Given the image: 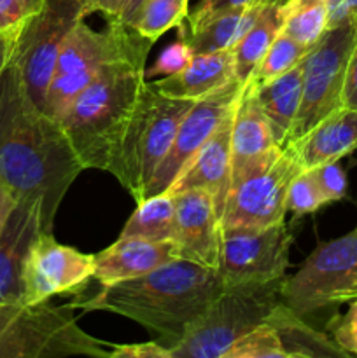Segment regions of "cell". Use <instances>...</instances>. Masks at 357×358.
Returning <instances> with one entry per match:
<instances>
[{
    "label": "cell",
    "instance_id": "cell-37",
    "mask_svg": "<svg viewBox=\"0 0 357 358\" xmlns=\"http://www.w3.org/2000/svg\"><path fill=\"white\" fill-rule=\"evenodd\" d=\"M191 52H189L188 45L184 44V42H181V44H174L170 45V48L167 49V51L163 52V55L160 56V59H158L156 66H154L153 70H150L149 73H146V76H158V73H163V76H170V73L177 72V70H181L182 66L186 65V63L191 59Z\"/></svg>",
    "mask_w": 357,
    "mask_h": 358
},
{
    "label": "cell",
    "instance_id": "cell-14",
    "mask_svg": "<svg viewBox=\"0 0 357 358\" xmlns=\"http://www.w3.org/2000/svg\"><path fill=\"white\" fill-rule=\"evenodd\" d=\"M241 87H244V84L234 79L216 93L192 103V107L189 108L188 114L178 124L170 149L164 154L163 161L154 171L149 185L146 187L142 201L150 196L163 194L170 189L175 178L182 173L189 161L195 157V154L202 149L203 143L216 131L224 115L234 107L241 93Z\"/></svg>",
    "mask_w": 357,
    "mask_h": 358
},
{
    "label": "cell",
    "instance_id": "cell-16",
    "mask_svg": "<svg viewBox=\"0 0 357 358\" xmlns=\"http://www.w3.org/2000/svg\"><path fill=\"white\" fill-rule=\"evenodd\" d=\"M237 105V103H234ZM234 107L224 115L220 124L202 149L195 154L182 173L175 178L168 189V194L202 189L214 198L217 215H223L224 203L231 184V124H233Z\"/></svg>",
    "mask_w": 357,
    "mask_h": 358
},
{
    "label": "cell",
    "instance_id": "cell-13",
    "mask_svg": "<svg viewBox=\"0 0 357 358\" xmlns=\"http://www.w3.org/2000/svg\"><path fill=\"white\" fill-rule=\"evenodd\" d=\"M93 271L94 255L59 243L52 231H41L24 259L23 304H41L58 294L80 290Z\"/></svg>",
    "mask_w": 357,
    "mask_h": 358
},
{
    "label": "cell",
    "instance_id": "cell-26",
    "mask_svg": "<svg viewBox=\"0 0 357 358\" xmlns=\"http://www.w3.org/2000/svg\"><path fill=\"white\" fill-rule=\"evenodd\" d=\"M119 238H144L150 241H175V201L174 196H150L136 203L132 213L122 226Z\"/></svg>",
    "mask_w": 357,
    "mask_h": 358
},
{
    "label": "cell",
    "instance_id": "cell-42",
    "mask_svg": "<svg viewBox=\"0 0 357 358\" xmlns=\"http://www.w3.org/2000/svg\"><path fill=\"white\" fill-rule=\"evenodd\" d=\"M142 3H144V0H126V3H125V7H122L121 14H119L118 21H121V23L132 27L133 20H135L136 13H139V9Z\"/></svg>",
    "mask_w": 357,
    "mask_h": 358
},
{
    "label": "cell",
    "instance_id": "cell-30",
    "mask_svg": "<svg viewBox=\"0 0 357 358\" xmlns=\"http://www.w3.org/2000/svg\"><path fill=\"white\" fill-rule=\"evenodd\" d=\"M223 358H287L275 329L265 322L241 336Z\"/></svg>",
    "mask_w": 357,
    "mask_h": 358
},
{
    "label": "cell",
    "instance_id": "cell-22",
    "mask_svg": "<svg viewBox=\"0 0 357 358\" xmlns=\"http://www.w3.org/2000/svg\"><path fill=\"white\" fill-rule=\"evenodd\" d=\"M247 84V83H245ZM251 84V83H248ZM255 98L272 126L276 145L286 147L289 133L298 117L303 94V62L282 76L262 84H251Z\"/></svg>",
    "mask_w": 357,
    "mask_h": 358
},
{
    "label": "cell",
    "instance_id": "cell-15",
    "mask_svg": "<svg viewBox=\"0 0 357 358\" xmlns=\"http://www.w3.org/2000/svg\"><path fill=\"white\" fill-rule=\"evenodd\" d=\"M172 196L175 201V245L181 259L217 269L220 219L214 198L202 189Z\"/></svg>",
    "mask_w": 357,
    "mask_h": 358
},
{
    "label": "cell",
    "instance_id": "cell-10",
    "mask_svg": "<svg viewBox=\"0 0 357 358\" xmlns=\"http://www.w3.org/2000/svg\"><path fill=\"white\" fill-rule=\"evenodd\" d=\"M357 24L328 28L303 58V94L287 143L296 142L329 114L343 107L346 63Z\"/></svg>",
    "mask_w": 357,
    "mask_h": 358
},
{
    "label": "cell",
    "instance_id": "cell-40",
    "mask_svg": "<svg viewBox=\"0 0 357 358\" xmlns=\"http://www.w3.org/2000/svg\"><path fill=\"white\" fill-rule=\"evenodd\" d=\"M126 0H90V14L102 13L107 21L118 20Z\"/></svg>",
    "mask_w": 357,
    "mask_h": 358
},
{
    "label": "cell",
    "instance_id": "cell-32",
    "mask_svg": "<svg viewBox=\"0 0 357 358\" xmlns=\"http://www.w3.org/2000/svg\"><path fill=\"white\" fill-rule=\"evenodd\" d=\"M317 182L318 189H321L322 196H324L326 203H335L345 198L346 194V175L345 170L342 168L340 161H332V163H324L321 166H315L308 170Z\"/></svg>",
    "mask_w": 357,
    "mask_h": 358
},
{
    "label": "cell",
    "instance_id": "cell-25",
    "mask_svg": "<svg viewBox=\"0 0 357 358\" xmlns=\"http://www.w3.org/2000/svg\"><path fill=\"white\" fill-rule=\"evenodd\" d=\"M282 2L284 0H266L258 20L233 48L234 79L244 86L270 45L282 31Z\"/></svg>",
    "mask_w": 357,
    "mask_h": 358
},
{
    "label": "cell",
    "instance_id": "cell-2",
    "mask_svg": "<svg viewBox=\"0 0 357 358\" xmlns=\"http://www.w3.org/2000/svg\"><path fill=\"white\" fill-rule=\"evenodd\" d=\"M223 289L217 269L175 259L139 278L100 285L90 296L74 297L69 306L84 313L108 311L130 318L154 332L170 350Z\"/></svg>",
    "mask_w": 357,
    "mask_h": 358
},
{
    "label": "cell",
    "instance_id": "cell-39",
    "mask_svg": "<svg viewBox=\"0 0 357 358\" xmlns=\"http://www.w3.org/2000/svg\"><path fill=\"white\" fill-rule=\"evenodd\" d=\"M343 107L357 108V35L346 63L345 86H343Z\"/></svg>",
    "mask_w": 357,
    "mask_h": 358
},
{
    "label": "cell",
    "instance_id": "cell-29",
    "mask_svg": "<svg viewBox=\"0 0 357 358\" xmlns=\"http://www.w3.org/2000/svg\"><path fill=\"white\" fill-rule=\"evenodd\" d=\"M308 51L310 49L304 48L303 44L294 41L293 37L286 35L284 31H280L279 37L273 41L268 51L265 52V56L258 63V66L254 69V72H252L251 79L247 83L258 86V84L268 83V80L282 76L287 70L294 69L298 63L303 62Z\"/></svg>",
    "mask_w": 357,
    "mask_h": 358
},
{
    "label": "cell",
    "instance_id": "cell-35",
    "mask_svg": "<svg viewBox=\"0 0 357 358\" xmlns=\"http://www.w3.org/2000/svg\"><path fill=\"white\" fill-rule=\"evenodd\" d=\"M258 2H261V0H200L195 10L191 14H188L189 28L200 27V24L206 23L212 17L224 13H230V10L247 9V7L254 6Z\"/></svg>",
    "mask_w": 357,
    "mask_h": 358
},
{
    "label": "cell",
    "instance_id": "cell-44",
    "mask_svg": "<svg viewBox=\"0 0 357 358\" xmlns=\"http://www.w3.org/2000/svg\"><path fill=\"white\" fill-rule=\"evenodd\" d=\"M24 3H27V7H28V9H30V13L34 14L35 10H37L38 7H41L42 0H24Z\"/></svg>",
    "mask_w": 357,
    "mask_h": 358
},
{
    "label": "cell",
    "instance_id": "cell-7",
    "mask_svg": "<svg viewBox=\"0 0 357 358\" xmlns=\"http://www.w3.org/2000/svg\"><path fill=\"white\" fill-rule=\"evenodd\" d=\"M72 308L41 304L0 306V358L104 357L111 346L77 324Z\"/></svg>",
    "mask_w": 357,
    "mask_h": 358
},
{
    "label": "cell",
    "instance_id": "cell-38",
    "mask_svg": "<svg viewBox=\"0 0 357 358\" xmlns=\"http://www.w3.org/2000/svg\"><path fill=\"white\" fill-rule=\"evenodd\" d=\"M328 28L357 24V0H326Z\"/></svg>",
    "mask_w": 357,
    "mask_h": 358
},
{
    "label": "cell",
    "instance_id": "cell-5",
    "mask_svg": "<svg viewBox=\"0 0 357 358\" xmlns=\"http://www.w3.org/2000/svg\"><path fill=\"white\" fill-rule=\"evenodd\" d=\"M195 101L161 94L153 83H144L133 114L108 164V173L142 201L154 171L170 149L178 124Z\"/></svg>",
    "mask_w": 357,
    "mask_h": 358
},
{
    "label": "cell",
    "instance_id": "cell-36",
    "mask_svg": "<svg viewBox=\"0 0 357 358\" xmlns=\"http://www.w3.org/2000/svg\"><path fill=\"white\" fill-rule=\"evenodd\" d=\"M111 358H172L170 350L160 341L140 345H112Z\"/></svg>",
    "mask_w": 357,
    "mask_h": 358
},
{
    "label": "cell",
    "instance_id": "cell-3",
    "mask_svg": "<svg viewBox=\"0 0 357 358\" xmlns=\"http://www.w3.org/2000/svg\"><path fill=\"white\" fill-rule=\"evenodd\" d=\"M146 59L108 65L58 117L84 170H108L146 83Z\"/></svg>",
    "mask_w": 357,
    "mask_h": 358
},
{
    "label": "cell",
    "instance_id": "cell-21",
    "mask_svg": "<svg viewBox=\"0 0 357 358\" xmlns=\"http://www.w3.org/2000/svg\"><path fill=\"white\" fill-rule=\"evenodd\" d=\"M231 80H234L233 49H224L209 55H192L181 70L153 80V86L164 96L198 101Z\"/></svg>",
    "mask_w": 357,
    "mask_h": 358
},
{
    "label": "cell",
    "instance_id": "cell-19",
    "mask_svg": "<svg viewBox=\"0 0 357 358\" xmlns=\"http://www.w3.org/2000/svg\"><path fill=\"white\" fill-rule=\"evenodd\" d=\"M175 259H181L175 241L118 238L111 247L94 254L93 280L100 285H112L147 275Z\"/></svg>",
    "mask_w": 357,
    "mask_h": 358
},
{
    "label": "cell",
    "instance_id": "cell-8",
    "mask_svg": "<svg viewBox=\"0 0 357 358\" xmlns=\"http://www.w3.org/2000/svg\"><path fill=\"white\" fill-rule=\"evenodd\" d=\"M86 16L90 0H42L14 42L10 63L20 72L30 100L42 110L59 48Z\"/></svg>",
    "mask_w": 357,
    "mask_h": 358
},
{
    "label": "cell",
    "instance_id": "cell-9",
    "mask_svg": "<svg viewBox=\"0 0 357 358\" xmlns=\"http://www.w3.org/2000/svg\"><path fill=\"white\" fill-rule=\"evenodd\" d=\"M357 287V227L318 245L293 276L282 283V303L300 317L342 304Z\"/></svg>",
    "mask_w": 357,
    "mask_h": 358
},
{
    "label": "cell",
    "instance_id": "cell-1",
    "mask_svg": "<svg viewBox=\"0 0 357 358\" xmlns=\"http://www.w3.org/2000/svg\"><path fill=\"white\" fill-rule=\"evenodd\" d=\"M83 164L58 119L28 96L9 62L0 77V178L18 201L41 208L42 229L51 233L56 213Z\"/></svg>",
    "mask_w": 357,
    "mask_h": 358
},
{
    "label": "cell",
    "instance_id": "cell-6",
    "mask_svg": "<svg viewBox=\"0 0 357 358\" xmlns=\"http://www.w3.org/2000/svg\"><path fill=\"white\" fill-rule=\"evenodd\" d=\"M284 278L224 285L192 322L184 338L170 348V357L223 358L241 336L265 324L270 313L282 303Z\"/></svg>",
    "mask_w": 357,
    "mask_h": 358
},
{
    "label": "cell",
    "instance_id": "cell-12",
    "mask_svg": "<svg viewBox=\"0 0 357 358\" xmlns=\"http://www.w3.org/2000/svg\"><path fill=\"white\" fill-rule=\"evenodd\" d=\"M290 243L284 220L261 229L220 227L217 273L224 285L280 280L289 266Z\"/></svg>",
    "mask_w": 357,
    "mask_h": 358
},
{
    "label": "cell",
    "instance_id": "cell-23",
    "mask_svg": "<svg viewBox=\"0 0 357 358\" xmlns=\"http://www.w3.org/2000/svg\"><path fill=\"white\" fill-rule=\"evenodd\" d=\"M279 334L287 358H345L349 357L335 339L304 322V317L294 313L289 306L280 303L266 318Z\"/></svg>",
    "mask_w": 357,
    "mask_h": 358
},
{
    "label": "cell",
    "instance_id": "cell-45",
    "mask_svg": "<svg viewBox=\"0 0 357 358\" xmlns=\"http://www.w3.org/2000/svg\"><path fill=\"white\" fill-rule=\"evenodd\" d=\"M352 299H357V287H354L352 290H349V292L342 297V304L349 303V301H352Z\"/></svg>",
    "mask_w": 357,
    "mask_h": 358
},
{
    "label": "cell",
    "instance_id": "cell-24",
    "mask_svg": "<svg viewBox=\"0 0 357 358\" xmlns=\"http://www.w3.org/2000/svg\"><path fill=\"white\" fill-rule=\"evenodd\" d=\"M265 2L266 0H261L247 9L219 14L200 27L189 28L188 34L182 35L184 37L182 42L188 45L191 55H209V52L233 49L258 20Z\"/></svg>",
    "mask_w": 357,
    "mask_h": 358
},
{
    "label": "cell",
    "instance_id": "cell-4",
    "mask_svg": "<svg viewBox=\"0 0 357 358\" xmlns=\"http://www.w3.org/2000/svg\"><path fill=\"white\" fill-rule=\"evenodd\" d=\"M154 42L118 20L102 31L80 21L59 48L46 94L44 112L58 119L74 98L86 90L108 65L125 59L147 58Z\"/></svg>",
    "mask_w": 357,
    "mask_h": 358
},
{
    "label": "cell",
    "instance_id": "cell-34",
    "mask_svg": "<svg viewBox=\"0 0 357 358\" xmlns=\"http://www.w3.org/2000/svg\"><path fill=\"white\" fill-rule=\"evenodd\" d=\"M30 16L24 0H0V35L16 42Z\"/></svg>",
    "mask_w": 357,
    "mask_h": 358
},
{
    "label": "cell",
    "instance_id": "cell-31",
    "mask_svg": "<svg viewBox=\"0 0 357 358\" xmlns=\"http://www.w3.org/2000/svg\"><path fill=\"white\" fill-rule=\"evenodd\" d=\"M286 205L287 210H290L294 215L301 217L307 215V213L317 212L318 208H322L328 203H326L324 196H322L321 189H318L317 182L314 180L310 171L303 170L290 182Z\"/></svg>",
    "mask_w": 357,
    "mask_h": 358
},
{
    "label": "cell",
    "instance_id": "cell-18",
    "mask_svg": "<svg viewBox=\"0 0 357 358\" xmlns=\"http://www.w3.org/2000/svg\"><path fill=\"white\" fill-rule=\"evenodd\" d=\"M41 231V208L35 203L18 201L0 233V306L23 304L24 259Z\"/></svg>",
    "mask_w": 357,
    "mask_h": 358
},
{
    "label": "cell",
    "instance_id": "cell-43",
    "mask_svg": "<svg viewBox=\"0 0 357 358\" xmlns=\"http://www.w3.org/2000/svg\"><path fill=\"white\" fill-rule=\"evenodd\" d=\"M13 48L14 42L0 35V77H2L4 70L7 69L10 58H13Z\"/></svg>",
    "mask_w": 357,
    "mask_h": 358
},
{
    "label": "cell",
    "instance_id": "cell-20",
    "mask_svg": "<svg viewBox=\"0 0 357 358\" xmlns=\"http://www.w3.org/2000/svg\"><path fill=\"white\" fill-rule=\"evenodd\" d=\"M287 145L293 147L301 170L340 161L357 150V108H338Z\"/></svg>",
    "mask_w": 357,
    "mask_h": 358
},
{
    "label": "cell",
    "instance_id": "cell-28",
    "mask_svg": "<svg viewBox=\"0 0 357 358\" xmlns=\"http://www.w3.org/2000/svg\"><path fill=\"white\" fill-rule=\"evenodd\" d=\"M188 14L189 0H144L132 28L142 37L156 42L164 31L181 27Z\"/></svg>",
    "mask_w": 357,
    "mask_h": 358
},
{
    "label": "cell",
    "instance_id": "cell-33",
    "mask_svg": "<svg viewBox=\"0 0 357 358\" xmlns=\"http://www.w3.org/2000/svg\"><path fill=\"white\" fill-rule=\"evenodd\" d=\"M331 338L349 357H357V299L349 301V310L328 325Z\"/></svg>",
    "mask_w": 357,
    "mask_h": 358
},
{
    "label": "cell",
    "instance_id": "cell-27",
    "mask_svg": "<svg viewBox=\"0 0 357 358\" xmlns=\"http://www.w3.org/2000/svg\"><path fill=\"white\" fill-rule=\"evenodd\" d=\"M282 31L312 49L328 30L326 0H284Z\"/></svg>",
    "mask_w": 357,
    "mask_h": 358
},
{
    "label": "cell",
    "instance_id": "cell-17",
    "mask_svg": "<svg viewBox=\"0 0 357 358\" xmlns=\"http://www.w3.org/2000/svg\"><path fill=\"white\" fill-rule=\"evenodd\" d=\"M272 126L255 98L254 87L245 84L238 96L231 124V184L261 166L279 150Z\"/></svg>",
    "mask_w": 357,
    "mask_h": 358
},
{
    "label": "cell",
    "instance_id": "cell-11",
    "mask_svg": "<svg viewBox=\"0 0 357 358\" xmlns=\"http://www.w3.org/2000/svg\"><path fill=\"white\" fill-rule=\"evenodd\" d=\"M300 171L303 170L293 147H279L266 163L231 185L220 215V227L261 229L282 222L287 212V191Z\"/></svg>",
    "mask_w": 357,
    "mask_h": 358
},
{
    "label": "cell",
    "instance_id": "cell-41",
    "mask_svg": "<svg viewBox=\"0 0 357 358\" xmlns=\"http://www.w3.org/2000/svg\"><path fill=\"white\" fill-rule=\"evenodd\" d=\"M16 203V196L13 194V191H10L9 187H7L6 182L0 178V233H2L4 226H6L7 219H9L10 212L14 210Z\"/></svg>",
    "mask_w": 357,
    "mask_h": 358
}]
</instances>
